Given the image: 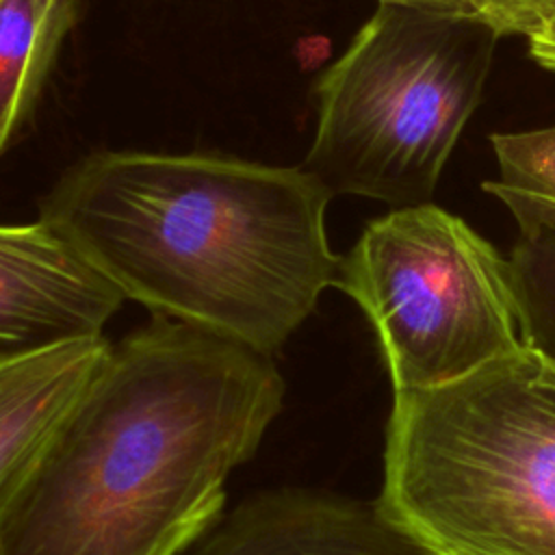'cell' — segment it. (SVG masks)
Returning <instances> with one entry per match:
<instances>
[{"label": "cell", "mask_w": 555, "mask_h": 555, "mask_svg": "<svg viewBox=\"0 0 555 555\" xmlns=\"http://www.w3.org/2000/svg\"><path fill=\"white\" fill-rule=\"evenodd\" d=\"M271 356L154 317L111 343L0 522V555H182L284 405Z\"/></svg>", "instance_id": "6da1fadb"}, {"label": "cell", "mask_w": 555, "mask_h": 555, "mask_svg": "<svg viewBox=\"0 0 555 555\" xmlns=\"http://www.w3.org/2000/svg\"><path fill=\"white\" fill-rule=\"evenodd\" d=\"M330 199L304 165L100 152L61 176L39 219L154 317L273 356L336 282Z\"/></svg>", "instance_id": "7a4b0ae2"}, {"label": "cell", "mask_w": 555, "mask_h": 555, "mask_svg": "<svg viewBox=\"0 0 555 555\" xmlns=\"http://www.w3.org/2000/svg\"><path fill=\"white\" fill-rule=\"evenodd\" d=\"M377 501L442 555H555V369L520 347L397 392Z\"/></svg>", "instance_id": "3957f363"}, {"label": "cell", "mask_w": 555, "mask_h": 555, "mask_svg": "<svg viewBox=\"0 0 555 555\" xmlns=\"http://www.w3.org/2000/svg\"><path fill=\"white\" fill-rule=\"evenodd\" d=\"M503 35L481 13L379 2L317 85L304 167L332 195L431 202Z\"/></svg>", "instance_id": "277c9868"}, {"label": "cell", "mask_w": 555, "mask_h": 555, "mask_svg": "<svg viewBox=\"0 0 555 555\" xmlns=\"http://www.w3.org/2000/svg\"><path fill=\"white\" fill-rule=\"evenodd\" d=\"M334 286L369 317L395 395L457 382L522 347L507 258L431 202L369 221Z\"/></svg>", "instance_id": "5b68a950"}, {"label": "cell", "mask_w": 555, "mask_h": 555, "mask_svg": "<svg viewBox=\"0 0 555 555\" xmlns=\"http://www.w3.org/2000/svg\"><path fill=\"white\" fill-rule=\"evenodd\" d=\"M124 299L41 219L0 223V362L104 336Z\"/></svg>", "instance_id": "8992f818"}, {"label": "cell", "mask_w": 555, "mask_h": 555, "mask_svg": "<svg viewBox=\"0 0 555 555\" xmlns=\"http://www.w3.org/2000/svg\"><path fill=\"white\" fill-rule=\"evenodd\" d=\"M182 555H442L382 503L271 488L223 512Z\"/></svg>", "instance_id": "52a82bcc"}, {"label": "cell", "mask_w": 555, "mask_h": 555, "mask_svg": "<svg viewBox=\"0 0 555 555\" xmlns=\"http://www.w3.org/2000/svg\"><path fill=\"white\" fill-rule=\"evenodd\" d=\"M108 347L98 336L0 362V522Z\"/></svg>", "instance_id": "ba28073f"}, {"label": "cell", "mask_w": 555, "mask_h": 555, "mask_svg": "<svg viewBox=\"0 0 555 555\" xmlns=\"http://www.w3.org/2000/svg\"><path fill=\"white\" fill-rule=\"evenodd\" d=\"M74 0H0V152L72 22Z\"/></svg>", "instance_id": "9c48e42d"}, {"label": "cell", "mask_w": 555, "mask_h": 555, "mask_svg": "<svg viewBox=\"0 0 555 555\" xmlns=\"http://www.w3.org/2000/svg\"><path fill=\"white\" fill-rule=\"evenodd\" d=\"M518 238L507 258L522 347L555 369V212L512 208Z\"/></svg>", "instance_id": "30bf717a"}, {"label": "cell", "mask_w": 555, "mask_h": 555, "mask_svg": "<svg viewBox=\"0 0 555 555\" xmlns=\"http://www.w3.org/2000/svg\"><path fill=\"white\" fill-rule=\"evenodd\" d=\"M499 178L483 191L512 208L555 212V126L490 137Z\"/></svg>", "instance_id": "8fae6325"}, {"label": "cell", "mask_w": 555, "mask_h": 555, "mask_svg": "<svg viewBox=\"0 0 555 555\" xmlns=\"http://www.w3.org/2000/svg\"><path fill=\"white\" fill-rule=\"evenodd\" d=\"M501 35H525L538 30L553 13L555 0H473Z\"/></svg>", "instance_id": "7c38bea8"}, {"label": "cell", "mask_w": 555, "mask_h": 555, "mask_svg": "<svg viewBox=\"0 0 555 555\" xmlns=\"http://www.w3.org/2000/svg\"><path fill=\"white\" fill-rule=\"evenodd\" d=\"M527 39H529L531 59L540 67L555 72V13L538 30H533Z\"/></svg>", "instance_id": "4fadbf2b"}, {"label": "cell", "mask_w": 555, "mask_h": 555, "mask_svg": "<svg viewBox=\"0 0 555 555\" xmlns=\"http://www.w3.org/2000/svg\"><path fill=\"white\" fill-rule=\"evenodd\" d=\"M379 2H392L414 9H427V11H453V13H477L473 0H379Z\"/></svg>", "instance_id": "5bb4252c"}]
</instances>
